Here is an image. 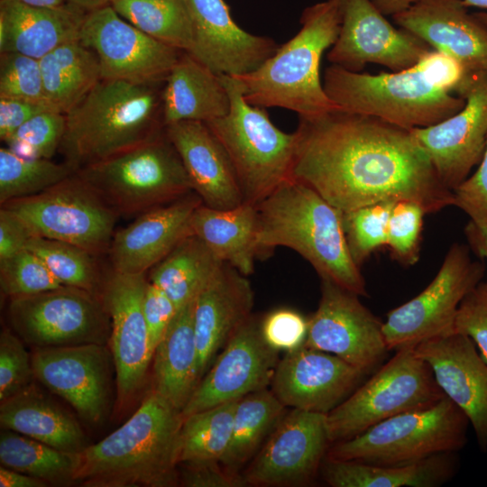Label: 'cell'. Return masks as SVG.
<instances>
[{"label": "cell", "instance_id": "40", "mask_svg": "<svg viewBox=\"0 0 487 487\" xmlns=\"http://www.w3.org/2000/svg\"><path fill=\"white\" fill-rule=\"evenodd\" d=\"M238 401L225 402L183 418L179 464L221 462L231 441Z\"/></svg>", "mask_w": 487, "mask_h": 487}, {"label": "cell", "instance_id": "49", "mask_svg": "<svg viewBox=\"0 0 487 487\" xmlns=\"http://www.w3.org/2000/svg\"><path fill=\"white\" fill-rule=\"evenodd\" d=\"M308 330V320L290 308H277L261 319V332L266 344L272 349L292 351L304 345Z\"/></svg>", "mask_w": 487, "mask_h": 487}, {"label": "cell", "instance_id": "52", "mask_svg": "<svg viewBox=\"0 0 487 487\" xmlns=\"http://www.w3.org/2000/svg\"><path fill=\"white\" fill-rule=\"evenodd\" d=\"M142 311L148 328L151 348L163 337L178 309L167 294L148 280L142 300Z\"/></svg>", "mask_w": 487, "mask_h": 487}, {"label": "cell", "instance_id": "33", "mask_svg": "<svg viewBox=\"0 0 487 487\" xmlns=\"http://www.w3.org/2000/svg\"><path fill=\"white\" fill-rule=\"evenodd\" d=\"M195 299L178 310L152 357L154 390L180 410L199 382Z\"/></svg>", "mask_w": 487, "mask_h": 487}, {"label": "cell", "instance_id": "10", "mask_svg": "<svg viewBox=\"0 0 487 487\" xmlns=\"http://www.w3.org/2000/svg\"><path fill=\"white\" fill-rule=\"evenodd\" d=\"M445 397L429 365L414 348L396 351L368 381L326 414L331 443L355 436L393 416Z\"/></svg>", "mask_w": 487, "mask_h": 487}, {"label": "cell", "instance_id": "60", "mask_svg": "<svg viewBox=\"0 0 487 487\" xmlns=\"http://www.w3.org/2000/svg\"><path fill=\"white\" fill-rule=\"evenodd\" d=\"M25 5L40 7H57L66 4L67 0H17Z\"/></svg>", "mask_w": 487, "mask_h": 487}, {"label": "cell", "instance_id": "57", "mask_svg": "<svg viewBox=\"0 0 487 487\" xmlns=\"http://www.w3.org/2000/svg\"><path fill=\"white\" fill-rule=\"evenodd\" d=\"M464 233L471 249L487 262V224L469 221Z\"/></svg>", "mask_w": 487, "mask_h": 487}, {"label": "cell", "instance_id": "32", "mask_svg": "<svg viewBox=\"0 0 487 487\" xmlns=\"http://www.w3.org/2000/svg\"><path fill=\"white\" fill-rule=\"evenodd\" d=\"M191 232L222 262L247 277L254 271V261L260 253L256 206L243 203L216 209L201 204L192 216Z\"/></svg>", "mask_w": 487, "mask_h": 487}, {"label": "cell", "instance_id": "22", "mask_svg": "<svg viewBox=\"0 0 487 487\" xmlns=\"http://www.w3.org/2000/svg\"><path fill=\"white\" fill-rule=\"evenodd\" d=\"M365 374L335 354L303 345L278 362L271 391L285 407L327 414Z\"/></svg>", "mask_w": 487, "mask_h": 487}, {"label": "cell", "instance_id": "14", "mask_svg": "<svg viewBox=\"0 0 487 487\" xmlns=\"http://www.w3.org/2000/svg\"><path fill=\"white\" fill-rule=\"evenodd\" d=\"M79 41L99 60L102 78L164 83L183 52L144 33L108 4L87 13Z\"/></svg>", "mask_w": 487, "mask_h": 487}, {"label": "cell", "instance_id": "51", "mask_svg": "<svg viewBox=\"0 0 487 487\" xmlns=\"http://www.w3.org/2000/svg\"><path fill=\"white\" fill-rule=\"evenodd\" d=\"M453 193L455 207L464 211L471 221L487 224V142L483 157L474 173Z\"/></svg>", "mask_w": 487, "mask_h": 487}, {"label": "cell", "instance_id": "18", "mask_svg": "<svg viewBox=\"0 0 487 487\" xmlns=\"http://www.w3.org/2000/svg\"><path fill=\"white\" fill-rule=\"evenodd\" d=\"M278 353L264 341L261 319L251 315L198 383L181 410L183 418L266 389L279 362Z\"/></svg>", "mask_w": 487, "mask_h": 487}, {"label": "cell", "instance_id": "42", "mask_svg": "<svg viewBox=\"0 0 487 487\" xmlns=\"http://www.w3.org/2000/svg\"><path fill=\"white\" fill-rule=\"evenodd\" d=\"M27 249L37 254L63 286L100 295L101 280L95 254L72 244L33 236Z\"/></svg>", "mask_w": 487, "mask_h": 487}, {"label": "cell", "instance_id": "41", "mask_svg": "<svg viewBox=\"0 0 487 487\" xmlns=\"http://www.w3.org/2000/svg\"><path fill=\"white\" fill-rule=\"evenodd\" d=\"M75 173L67 162L24 158L0 149V203L36 195Z\"/></svg>", "mask_w": 487, "mask_h": 487}, {"label": "cell", "instance_id": "45", "mask_svg": "<svg viewBox=\"0 0 487 487\" xmlns=\"http://www.w3.org/2000/svg\"><path fill=\"white\" fill-rule=\"evenodd\" d=\"M65 128L64 113L45 112L20 126L5 142L9 150L19 156L51 159L60 149Z\"/></svg>", "mask_w": 487, "mask_h": 487}, {"label": "cell", "instance_id": "4", "mask_svg": "<svg viewBox=\"0 0 487 487\" xmlns=\"http://www.w3.org/2000/svg\"><path fill=\"white\" fill-rule=\"evenodd\" d=\"M260 253L292 249L321 279L367 297L360 267L353 260L343 226V211L308 184L289 178L256 205Z\"/></svg>", "mask_w": 487, "mask_h": 487}, {"label": "cell", "instance_id": "15", "mask_svg": "<svg viewBox=\"0 0 487 487\" xmlns=\"http://www.w3.org/2000/svg\"><path fill=\"white\" fill-rule=\"evenodd\" d=\"M321 296L308 319L304 345L335 354L370 372L389 351L383 322L359 299V295L321 279Z\"/></svg>", "mask_w": 487, "mask_h": 487}, {"label": "cell", "instance_id": "34", "mask_svg": "<svg viewBox=\"0 0 487 487\" xmlns=\"http://www.w3.org/2000/svg\"><path fill=\"white\" fill-rule=\"evenodd\" d=\"M455 453L403 465H374L325 457L320 473L332 487H437L455 474Z\"/></svg>", "mask_w": 487, "mask_h": 487}, {"label": "cell", "instance_id": "17", "mask_svg": "<svg viewBox=\"0 0 487 487\" xmlns=\"http://www.w3.org/2000/svg\"><path fill=\"white\" fill-rule=\"evenodd\" d=\"M147 282L146 273L127 274L112 270L100 294L110 317L118 409L126 408L141 393L153 357L142 311Z\"/></svg>", "mask_w": 487, "mask_h": 487}, {"label": "cell", "instance_id": "54", "mask_svg": "<svg viewBox=\"0 0 487 487\" xmlns=\"http://www.w3.org/2000/svg\"><path fill=\"white\" fill-rule=\"evenodd\" d=\"M179 483L187 487H240L245 485L244 477L236 472L222 469L219 463H183Z\"/></svg>", "mask_w": 487, "mask_h": 487}, {"label": "cell", "instance_id": "5", "mask_svg": "<svg viewBox=\"0 0 487 487\" xmlns=\"http://www.w3.org/2000/svg\"><path fill=\"white\" fill-rule=\"evenodd\" d=\"M161 84L102 78L65 114L64 161L76 172L161 134Z\"/></svg>", "mask_w": 487, "mask_h": 487}, {"label": "cell", "instance_id": "25", "mask_svg": "<svg viewBox=\"0 0 487 487\" xmlns=\"http://www.w3.org/2000/svg\"><path fill=\"white\" fill-rule=\"evenodd\" d=\"M392 20L453 59L469 77L487 72V26L463 0H419Z\"/></svg>", "mask_w": 487, "mask_h": 487}, {"label": "cell", "instance_id": "50", "mask_svg": "<svg viewBox=\"0 0 487 487\" xmlns=\"http://www.w3.org/2000/svg\"><path fill=\"white\" fill-rule=\"evenodd\" d=\"M455 331L469 336L487 363V280L480 281L461 302Z\"/></svg>", "mask_w": 487, "mask_h": 487}, {"label": "cell", "instance_id": "46", "mask_svg": "<svg viewBox=\"0 0 487 487\" xmlns=\"http://www.w3.org/2000/svg\"><path fill=\"white\" fill-rule=\"evenodd\" d=\"M427 212L418 203L400 200L393 204L387 245L394 260L405 266L416 264L420 256L423 219Z\"/></svg>", "mask_w": 487, "mask_h": 487}, {"label": "cell", "instance_id": "1", "mask_svg": "<svg viewBox=\"0 0 487 487\" xmlns=\"http://www.w3.org/2000/svg\"><path fill=\"white\" fill-rule=\"evenodd\" d=\"M299 118L291 177L343 212L400 200L427 214L454 206L411 130L340 107Z\"/></svg>", "mask_w": 487, "mask_h": 487}, {"label": "cell", "instance_id": "59", "mask_svg": "<svg viewBox=\"0 0 487 487\" xmlns=\"http://www.w3.org/2000/svg\"><path fill=\"white\" fill-rule=\"evenodd\" d=\"M68 2L80 6L86 11L99 8L109 4V0H67Z\"/></svg>", "mask_w": 487, "mask_h": 487}, {"label": "cell", "instance_id": "30", "mask_svg": "<svg viewBox=\"0 0 487 487\" xmlns=\"http://www.w3.org/2000/svg\"><path fill=\"white\" fill-rule=\"evenodd\" d=\"M161 103L164 126L181 121L208 123L230 109L221 76L184 51L163 83Z\"/></svg>", "mask_w": 487, "mask_h": 487}, {"label": "cell", "instance_id": "55", "mask_svg": "<svg viewBox=\"0 0 487 487\" xmlns=\"http://www.w3.org/2000/svg\"><path fill=\"white\" fill-rule=\"evenodd\" d=\"M34 236L28 225L15 213L0 209V261L27 249Z\"/></svg>", "mask_w": 487, "mask_h": 487}, {"label": "cell", "instance_id": "38", "mask_svg": "<svg viewBox=\"0 0 487 487\" xmlns=\"http://www.w3.org/2000/svg\"><path fill=\"white\" fill-rule=\"evenodd\" d=\"M285 406L267 389L239 400L234 416L232 437L220 464L236 472L257 451L284 416Z\"/></svg>", "mask_w": 487, "mask_h": 487}, {"label": "cell", "instance_id": "2", "mask_svg": "<svg viewBox=\"0 0 487 487\" xmlns=\"http://www.w3.org/2000/svg\"><path fill=\"white\" fill-rule=\"evenodd\" d=\"M473 78L450 57L432 50L416 65L378 74L335 65L325 70L323 86L341 109L412 130L436 124L460 111Z\"/></svg>", "mask_w": 487, "mask_h": 487}, {"label": "cell", "instance_id": "12", "mask_svg": "<svg viewBox=\"0 0 487 487\" xmlns=\"http://www.w3.org/2000/svg\"><path fill=\"white\" fill-rule=\"evenodd\" d=\"M484 271L482 262L471 259L466 245L453 244L431 282L387 314L382 328L389 351L415 348L454 332L459 306L482 281Z\"/></svg>", "mask_w": 487, "mask_h": 487}, {"label": "cell", "instance_id": "56", "mask_svg": "<svg viewBox=\"0 0 487 487\" xmlns=\"http://www.w3.org/2000/svg\"><path fill=\"white\" fill-rule=\"evenodd\" d=\"M45 481L25 474L23 473L1 466L0 486L1 487H46Z\"/></svg>", "mask_w": 487, "mask_h": 487}, {"label": "cell", "instance_id": "23", "mask_svg": "<svg viewBox=\"0 0 487 487\" xmlns=\"http://www.w3.org/2000/svg\"><path fill=\"white\" fill-rule=\"evenodd\" d=\"M192 24L188 54L217 75L255 70L278 49L269 37L252 34L233 20L224 0H184Z\"/></svg>", "mask_w": 487, "mask_h": 487}, {"label": "cell", "instance_id": "36", "mask_svg": "<svg viewBox=\"0 0 487 487\" xmlns=\"http://www.w3.org/2000/svg\"><path fill=\"white\" fill-rule=\"evenodd\" d=\"M223 263L198 236L189 234L150 270L147 278L179 310L197 298Z\"/></svg>", "mask_w": 487, "mask_h": 487}, {"label": "cell", "instance_id": "62", "mask_svg": "<svg viewBox=\"0 0 487 487\" xmlns=\"http://www.w3.org/2000/svg\"><path fill=\"white\" fill-rule=\"evenodd\" d=\"M473 14L485 25L487 26V10H482L480 12L473 13Z\"/></svg>", "mask_w": 487, "mask_h": 487}, {"label": "cell", "instance_id": "16", "mask_svg": "<svg viewBox=\"0 0 487 487\" xmlns=\"http://www.w3.org/2000/svg\"><path fill=\"white\" fill-rule=\"evenodd\" d=\"M340 30L327 53L331 65L361 72L367 64H378L400 71L432 51L414 34L396 28L370 0H340Z\"/></svg>", "mask_w": 487, "mask_h": 487}, {"label": "cell", "instance_id": "58", "mask_svg": "<svg viewBox=\"0 0 487 487\" xmlns=\"http://www.w3.org/2000/svg\"><path fill=\"white\" fill-rule=\"evenodd\" d=\"M384 15L400 14L419 0H370Z\"/></svg>", "mask_w": 487, "mask_h": 487}, {"label": "cell", "instance_id": "6", "mask_svg": "<svg viewBox=\"0 0 487 487\" xmlns=\"http://www.w3.org/2000/svg\"><path fill=\"white\" fill-rule=\"evenodd\" d=\"M300 23L297 34L279 46L259 68L235 77L249 104L289 109L299 117L339 108L324 89L320 63L338 36L340 0H325L307 7Z\"/></svg>", "mask_w": 487, "mask_h": 487}, {"label": "cell", "instance_id": "61", "mask_svg": "<svg viewBox=\"0 0 487 487\" xmlns=\"http://www.w3.org/2000/svg\"><path fill=\"white\" fill-rule=\"evenodd\" d=\"M464 5L468 7H476L487 10V0H463Z\"/></svg>", "mask_w": 487, "mask_h": 487}, {"label": "cell", "instance_id": "63", "mask_svg": "<svg viewBox=\"0 0 487 487\" xmlns=\"http://www.w3.org/2000/svg\"><path fill=\"white\" fill-rule=\"evenodd\" d=\"M110 1V0H109Z\"/></svg>", "mask_w": 487, "mask_h": 487}, {"label": "cell", "instance_id": "7", "mask_svg": "<svg viewBox=\"0 0 487 487\" xmlns=\"http://www.w3.org/2000/svg\"><path fill=\"white\" fill-rule=\"evenodd\" d=\"M220 76L230 96V109L206 124L232 163L244 203L256 206L291 178L298 134L281 131L263 107L249 104L235 77Z\"/></svg>", "mask_w": 487, "mask_h": 487}, {"label": "cell", "instance_id": "3", "mask_svg": "<svg viewBox=\"0 0 487 487\" xmlns=\"http://www.w3.org/2000/svg\"><path fill=\"white\" fill-rule=\"evenodd\" d=\"M181 410L154 389L133 415L81 452L76 482L87 487H172L179 483Z\"/></svg>", "mask_w": 487, "mask_h": 487}, {"label": "cell", "instance_id": "37", "mask_svg": "<svg viewBox=\"0 0 487 487\" xmlns=\"http://www.w3.org/2000/svg\"><path fill=\"white\" fill-rule=\"evenodd\" d=\"M0 462L5 467L41 479L48 484L68 486L77 483L81 453L60 450L4 429L0 435Z\"/></svg>", "mask_w": 487, "mask_h": 487}, {"label": "cell", "instance_id": "43", "mask_svg": "<svg viewBox=\"0 0 487 487\" xmlns=\"http://www.w3.org/2000/svg\"><path fill=\"white\" fill-rule=\"evenodd\" d=\"M395 202H380L343 212L350 254L360 267L376 250L387 245L389 220Z\"/></svg>", "mask_w": 487, "mask_h": 487}, {"label": "cell", "instance_id": "8", "mask_svg": "<svg viewBox=\"0 0 487 487\" xmlns=\"http://www.w3.org/2000/svg\"><path fill=\"white\" fill-rule=\"evenodd\" d=\"M75 173L118 216H139L193 191L165 128L153 139Z\"/></svg>", "mask_w": 487, "mask_h": 487}, {"label": "cell", "instance_id": "13", "mask_svg": "<svg viewBox=\"0 0 487 487\" xmlns=\"http://www.w3.org/2000/svg\"><path fill=\"white\" fill-rule=\"evenodd\" d=\"M7 314L16 335L33 347L105 345L110 337L101 295L75 287L10 298Z\"/></svg>", "mask_w": 487, "mask_h": 487}, {"label": "cell", "instance_id": "39", "mask_svg": "<svg viewBox=\"0 0 487 487\" xmlns=\"http://www.w3.org/2000/svg\"><path fill=\"white\" fill-rule=\"evenodd\" d=\"M109 5L149 36L181 51H190L193 32L184 0H110Z\"/></svg>", "mask_w": 487, "mask_h": 487}, {"label": "cell", "instance_id": "44", "mask_svg": "<svg viewBox=\"0 0 487 487\" xmlns=\"http://www.w3.org/2000/svg\"><path fill=\"white\" fill-rule=\"evenodd\" d=\"M60 282L43 261L29 249L0 261V288L10 298L57 289Z\"/></svg>", "mask_w": 487, "mask_h": 487}, {"label": "cell", "instance_id": "28", "mask_svg": "<svg viewBox=\"0 0 487 487\" xmlns=\"http://www.w3.org/2000/svg\"><path fill=\"white\" fill-rule=\"evenodd\" d=\"M165 133L205 206L228 209L244 203L232 163L206 123L181 121L166 125Z\"/></svg>", "mask_w": 487, "mask_h": 487}, {"label": "cell", "instance_id": "26", "mask_svg": "<svg viewBox=\"0 0 487 487\" xmlns=\"http://www.w3.org/2000/svg\"><path fill=\"white\" fill-rule=\"evenodd\" d=\"M201 204L199 196L192 191L139 215L115 232L107 251L112 270L127 274L146 273L192 234L191 218Z\"/></svg>", "mask_w": 487, "mask_h": 487}, {"label": "cell", "instance_id": "19", "mask_svg": "<svg viewBox=\"0 0 487 487\" xmlns=\"http://www.w3.org/2000/svg\"><path fill=\"white\" fill-rule=\"evenodd\" d=\"M35 379L68 401L86 421L100 423L110 401L112 354L105 345L33 347Z\"/></svg>", "mask_w": 487, "mask_h": 487}, {"label": "cell", "instance_id": "27", "mask_svg": "<svg viewBox=\"0 0 487 487\" xmlns=\"http://www.w3.org/2000/svg\"><path fill=\"white\" fill-rule=\"evenodd\" d=\"M253 305V290L248 277L223 263L195 299L199 381L218 352L251 316Z\"/></svg>", "mask_w": 487, "mask_h": 487}, {"label": "cell", "instance_id": "47", "mask_svg": "<svg viewBox=\"0 0 487 487\" xmlns=\"http://www.w3.org/2000/svg\"><path fill=\"white\" fill-rule=\"evenodd\" d=\"M0 97L47 100L40 60L18 52H1Z\"/></svg>", "mask_w": 487, "mask_h": 487}, {"label": "cell", "instance_id": "53", "mask_svg": "<svg viewBox=\"0 0 487 487\" xmlns=\"http://www.w3.org/2000/svg\"><path fill=\"white\" fill-rule=\"evenodd\" d=\"M51 111H59L50 101L0 97V138L5 142L20 126L32 117Z\"/></svg>", "mask_w": 487, "mask_h": 487}, {"label": "cell", "instance_id": "11", "mask_svg": "<svg viewBox=\"0 0 487 487\" xmlns=\"http://www.w3.org/2000/svg\"><path fill=\"white\" fill-rule=\"evenodd\" d=\"M1 207L21 217L34 236L72 244L95 255L108 251L118 217L76 173Z\"/></svg>", "mask_w": 487, "mask_h": 487}, {"label": "cell", "instance_id": "31", "mask_svg": "<svg viewBox=\"0 0 487 487\" xmlns=\"http://www.w3.org/2000/svg\"><path fill=\"white\" fill-rule=\"evenodd\" d=\"M2 428L27 436L55 448L81 453L87 445L79 423L33 383L1 401Z\"/></svg>", "mask_w": 487, "mask_h": 487}, {"label": "cell", "instance_id": "29", "mask_svg": "<svg viewBox=\"0 0 487 487\" xmlns=\"http://www.w3.org/2000/svg\"><path fill=\"white\" fill-rule=\"evenodd\" d=\"M87 13L69 2L40 7L0 0V52H18L40 60L58 46L79 40Z\"/></svg>", "mask_w": 487, "mask_h": 487}, {"label": "cell", "instance_id": "35", "mask_svg": "<svg viewBox=\"0 0 487 487\" xmlns=\"http://www.w3.org/2000/svg\"><path fill=\"white\" fill-rule=\"evenodd\" d=\"M39 60L45 97L64 114L102 79L97 56L79 40L58 46Z\"/></svg>", "mask_w": 487, "mask_h": 487}, {"label": "cell", "instance_id": "48", "mask_svg": "<svg viewBox=\"0 0 487 487\" xmlns=\"http://www.w3.org/2000/svg\"><path fill=\"white\" fill-rule=\"evenodd\" d=\"M35 379L32 355L22 339L5 327L0 333V401L30 386Z\"/></svg>", "mask_w": 487, "mask_h": 487}, {"label": "cell", "instance_id": "24", "mask_svg": "<svg viewBox=\"0 0 487 487\" xmlns=\"http://www.w3.org/2000/svg\"><path fill=\"white\" fill-rule=\"evenodd\" d=\"M431 368L446 397L466 416L482 451L487 450V363L467 335L452 333L414 348Z\"/></svg>", "mask_w": 487, "mask_h": 487}, {"label": "cell", "instance_id": "9", "mask_svg": "<svg viewBox=\"0 0 487 487\" xmlns=\"http://www.w3.org/2000/svg\"><path fill=\"white\" fill-rule=\"evenodd\" d=\"M469 425L464 413L445 396L433 405L398 414L333 443L326 458L374 465L413 464L461 450Z\"/></svg>", "mask_w": 487, "mask_h": 487}, {"label": "cell", "instance_id": "20", "mask_svg": "<svg viewBox=\"0 0 487 487\" xmlns=\"http://www.w3.org/2000/svg\"><path fill=\"white\" fill-rule=\"evenodd\" d=\"M329 443L326 414L293 409L271 431L244 480L262 486L308 483L320 471Z\"/></svg>", "mask_w": 487, "mask_h": 487}, {"label": "cell", "instance_id": "21", "mask_svg": "<svg viewBox=\"0 0 487 487\" xmlns=\"http://www.w3.org/2000/svg\"><path fill=\"white\" fill-rule=\"evenodd\" d=\"M465 103L450 117L412 133L440 180L454 191L478 166L487 142V72L473 77L461 95Z\"/></svg>", "mask_w": 487, "mask_h": 487}]
</instances>
